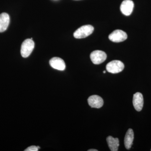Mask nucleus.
<instances>
[{"label": "nucleus", "instance_id": "1", "mask_svg": "<svg viewBox=\"0 0 151 151\" xmlns=\"http://www.w3.org/2000/svg\"><path fill=\"white\" fill-rule=\"evenodd\" d=\"M94 30V27L91 25L83 26L76 31L73 36L76 39L84 38L92 34Z\"/></svg>", "mask_w": 151, "mask_h": 151}, {"label": "nucleus", "instance_id": "2", "mask_svg": "<svg viewBox=\"0 0 151 151\" xmlns=\"http://www.w3.org/2000/svg\"><path fill=\"white\" fill-rule=\"evenodd\" d=\"M35 47V43L32 40L27 39L22 43L21 54L24 58L29 56Z\"/></svg>", "mask_w": 151, "mask_h": 151}, {"label": "nucleus", "instance_id": "3", "mask_svg": "<svg viewBox=\"0 0 151 151\" xmlns=\"http://www.w3.org/2000/svg\"><path fill=\"white\" fill-rule=\"evenodd\" d=\"M124 68V63L120 60H113L106 65V70L109 73H117L122 72Z\"/></svg>", "mask_w": 151, "mask_h": 151}, {"label": "nucleus", "instance_id": "4", "mask_svg": "<svg viewBox=\"0 0 151 151\" xmlns=\"http://www.w3.org/2000/svg\"><path fill=\"white\" fill-rule=\"evenodd\" d=\"M90 59L92 63L96 65L101 64L106 60L107 55L101 50H94L90 54Z\"/></svg>", "mask_w": 151, "mask_h": 151}, {"label": "nucleus", "instance_id": "5", "mask_svg": "<svg viewBox=\"0 0 151 151\" xmlns=\"http://www.w3.org/2000/svg\"><path fill=\"white\" fill-rule=\"evenodd\" d=\"M128 36L125 32L122 30L117 29L109 35V39L111 41L115 42H120L127 39Z\"/></svg>", "mask_w": 151, "mask_h": 151}, {"label": "nucleus", "instance_id": "6", "mask_svg": "<svg viewBox=\"0 0 151 151\" xmlns=\"http://www.w3.org/2000/svg\"><path fill=\"white\" fill-rule=\"evenodd\" d=\"M134 3L132 0H124L122 2L120 9L122 14L125 15L129 16L133 12Z\"/></svg>", "mask_w": 151, "mask_h": 151}, {"label": "nucleus", "instance_id": "7", "mask_svg": "<svg viewBox=\"0 0 151 151\" xmlns=\"http://www.w3.org/2000/svg\"><path fill=\"white\" fill-rule=\"evenodd\" d=\"M88 103L91 108H100L103 106L104 101L103 98L100 96L93 95L88 98Z\"/></svg>", "mask_w": 151, "mask_h": 151}, {"label": "nucleus", "instance_id": "8", "mask_svg": "<svg viewBox=\"0 0 151 151\" xmlns=\"http://www.w3.org/2000/svg\"><path fill=\"white\" fill-rule=\"evenodd\" d=\"M50 65L52 68L59 70H63L65 68L64 60L58 57L52 58L50 60Z\"/></svg>", "mask_w": 151, "mask_h": 151}, {"label": "nucleus", "instance_id": "9", "mask_svg": "<svg viewBox=\"0 0 151 151\" xmlns=\"http://www.w3.org/2000/svg\"><path fill=\"white\" fill-rule=\"evenodd\" d=\"M133 104L136 111H142L144 105V99L142 94L140 92H137L133 97Z\"/></svg>", "mask_w": 151, "mask_h": 151}, {"label": "nucleus", "instance_id": "10", "mask_svg": "<svg viewBox=\"0 0 151 151\" xmlns=\"http://www.w3.org/2000/svg\"><path fill=\"white\" fill-rule=\"evenodd\" d=\"M10 22L9 16L6 13L0 14V32L5 31L8 27Z\"/></svg>", "mask_w": 151, "mask_h": 151}, {"label": "nucleus", "instance_id": "11", "mask_svg": "<svg viewBox=\"0 0 151 151\" xmlns=\"http://www.w3.org/2000/svg\"><path fill=\"white\" fill-rule=\"evenodd\" d=\"M134 139V133L132 129H130L127 131L124 138V145L127 150H129L132 147Z\"/></svg>", "mask_w": 151, "mask_h": 151}, {"label": "nucleus", "instance_id": "12", "mask_svg": "<svg viewBox=\"0 0 151 151\" xmlns=\"http://www.w3.org/2000/svg\"><path fill=\"white\" fill-rule=\"evenodd\" d=\"M107 142L109 148L112 151L118 150L119 146V139L118 138H113L112 136H109L107 138Z\"/></svg>", "mask_w": 151, "mask_h": 151}, {"label": "nucleus", "instance_id": "13", "mask_svg": "<svg viewBox=\"0 0 151 151\" xmlns=\"http://www.w3.org/2000/svg\"><path fill=\"white\" fill-rule=\"evenodd\" d=\"M39 149L37 147L35 146H31L30 147H28L27 148L24 150L25 151H38Z\"/></svg>", "mask_w": 151, "mask_h": 151}, {"label": "nucleus", "instance_id": "14", "mask_svg": "<svg viewBox=\"0 0 151 151\" xmlns=\"http://www.w3.org/2000/svg\"><path fill=\"white\" fill-rule=\"evenodd\" d=\"M88 151H97V150H95V149H90V150H88Z\"/></svg>", "mask_w": 151, "mask_h": 151}, {"label": "nucleus", "instance_id": "15", "mask_svg": "<svg viewBox=\"0 0 151 151\" xmlns=\"http://www.w3.org/2000/svg\"><path fill=\"white\" fill-rule=\"evenodd\" d=\"M103 73H106V71H103Z\"/></svg>", "mask_w": 151, "mask_h": 151}, {"label": "nucleus", "instance_id": "16", "mask_svg": "<svg viewBox=\"0 0 151 151\" xmlns=\"http://www.w3.org/2000/svg\"></svg>", "mask_w": 151, "mask_h": 151}]
</instances>
